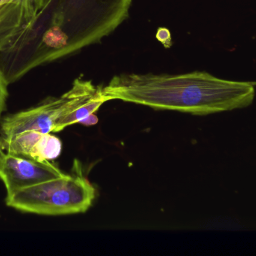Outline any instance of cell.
I'll use <instances>...</instances> for the list:
<instances>
[{
  "label": "cell",
  "mask_w": 256,
  "mask_h": 256,
  "mask_svg": "<svg viewBox=\"0 0 256 256\" xmlns=\"http://www.w3.org/2000/svg\"><path fill=\"white\" fill-rule=\"evenodd\" d=\"M104 93L110 101L208 115L252 105L256 82L222 79L200 71L178 75L121 74L104 87Z\"/></svg>",
  "instance_id": "6da1fadb"
},
{
  "label": "cell",
  "mask_w": 256,
  "mask_h": 256,
  "mask_svg": "<svg viewBox=\"0 0 256 256\" xmlns=\"http://www.w3.org/2000/svg\"><path fill=\"white\" fill-rule=\"evenodd\" d=\"M132 0H55L42 58L52 61L100 42L129 17Z\"/></svg>",
  "instance_id": "7a4b0ae2"
},
{
  "label": "cell",
  "mask_w": 256,
  "mask_h": 256,
  "mask_svg": "<svg viewBox=\"0 0 256 256\" xmlns=\"http://www.w3.org/2000/svg\"><path fill=\"white\" fill-rule=\"evenodd\" d=\"M97 190L84 175L82 165L75 160L70 174L22 189L6 198L8 207L24 213L63 216L88 211Z\"/></svg>",
  "instance_id": "3957f363"
},
{
  "label": "cell",
  "mask_w": 256,
  "mask_h": 256,
  "mask_svg": "<svg viewBox=\"0 0 256 256\" xmlns=\"http://www.w3.org/2000/svg\"><path fill=\"white\" fill-rule=\"evenodd\" d=\"M40 15L36 0H0V52L12 54L24 48Z\"/></svg>",
  "instance_id": "277c9868"
},
{
  "label": "cell",
  "mask_w": 256,
  "mask_h": 256,
  "mask_svg": "<svg viewBox=\"0 0 256 256\" xmlns=\"http://www.w3.org/2000/svg\"><path fill=\"white\" fill-rule=\"evenodd\" d=\"M50 161H38L7 153L0 166V179L6 186L7 197L26 188L64 175Z\"/></svg>",
  "instance_id": "5b68a950"
},
{
  "label": "cell",
  "mask_w": 256,
  "mask_h": 256,
  "mask_svg": "<svg viewBox=\"0 0 256 256\" xmlns=\"http://www.w3.org/2000/svg\"><path fill=\"white\" fill-rule=\"evenodd\" d=\"M0 147L9 154L38 161L57 159L62 150L58 137L36 131H26L10 138L0 137Z\"/></svg>",
  "instance_id": "8992f818"
},
{
  "label": "cell",
  "mask_w": 256,
  "mask_h": 256,
  "mask_svg": "<svg viewBox=\"0 0 256 256\" xmlns=\"http://www.w3.org/2000/svg\"><path fill=\"white\" fill-rule=\"evenodd\" d=\"M8 84L4 72L0 69V118L2 114L6 109V102L8 96Z\"/></svg>",
  "instance_id": "52a82bcc"
},
{
  "label": "cell",
  "mask_w": 256,
  "mask_h": 256,
  "mask_svg": "<svg viewBox=\"0 0 256 256\" xmlns=\"http://www.w3.org/2000/svg\"><path fill=\"white\" fill-rule=\"evenodd\" d=\"M156 38L158 42L162 44L166 48H170L172 46V33L168 29L160 27L156 33Z\"/></svg>",
  "instance_id": "ba28073f"
},
{
  "label": "cell",
  "mask_w": 256,
  "mask_h": 256,
  "mask_svg": "<svg viewBox=\"0 0 256 256\" xmlns=\"http://www.w3.org/2000/svg\"><path fill=\"white\" fill-rule=\"evenodd\" d=\"M37 1L38 6L40 9V13L42 12L48 11L50 7H51L52 3L55 0H36Z\"/></svg>",
  "instance_id": "9c48e42d"
},
{
  "label": "cell",
  "mask_w": 256,
  "mask_h": 256,
  "mask_svg": "<svg viewBox=\"0 0 256 256\" xmlns=\"http://www.w3.org/2000/svg\"><path fill=\"white\" fill-rule=\"evenodd\" d=\"M98 118L96 114H93L91 115L88 116L86 118L84 119L82 121H81V124L86 125V126H91V125H96L98 123Z\"/></svg>",
  "instance_id": "30bf717a"
},
{
  "label": "cell",
  "mask_w": 256,
  "mask_h": 256,
  "mask_svg": "<svg viewBox=\"0 0 256 256\" xmlns=\"http://www.w3.org/2000/svg\"><path fill=\"white\" fill-rule=\"evenodd\" d=\"M6 153L3 151L2 148L0 147V166L2 164L3 161H4V157H6Z\"/></svg>",
  "instance_id": "8fae6325"
}]
</instances>
